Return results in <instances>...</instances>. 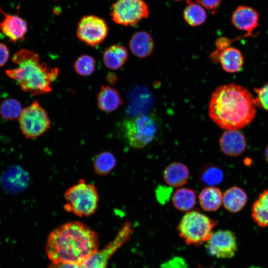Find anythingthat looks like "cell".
<instances>
[{
	"instance_id": "cell-13",
	"label": "cell",
	"mask_w": 268,
	"mask_h": 268,
	"mask_svg": "<svg viewBox=\"0 0 268 268\" xmlns=\"http://www.w3.org/2000/svg\"><path fill=\"white\" fill-rule=\"evenodd\" d=\"M259 19L258 12L253 8L245 5L238 6L233 11L231 22L238 29L245 31L249 36L258 26Z\"/></svg>"
},
{
	"instance_id": "cell-25",
	"label": "cell",
	"mask_w": 268,
	"mask_h": 268,
	"mask_svg": "<svg viewBox=\"0 0 268 268\" xmlns=\"http://www.w3.org/2000/svg\"><path fill=\"white\" fill-rule=\"evenodd\" d=\"M183 16L189 25L197 26L205 21L206 13L201 6L196 3H189L184 10Z\"/></svg>"
},
{
	"instance_id": "cell-30",
	"label": "cell",
	"mask_w": 268,
	"mask_h": 268,
	"mask_svg": "<svg viewBox=\"0 0 268 268\" xmlns=\"http://www.w3.org/2000/svg\"><path fill=\"white\" fill-rule=\"evenodd\" d=\"M160 268H189L185 260L179 257H175L161 264Z\"/></svg>"
},
{
	"instance_id": "cell-31",
	"label": "cell",
	"mask_w": 268,
	"mask_h": 268,
	"mask_svg": "<svg viewBox=\"0 0 268 268\" xmlns=\"http://www.w3.org/2000/svg\"><path fill=\"white\" fill-rule=\"evenodd\" d=\"M188 4L196 3L206 9L214 10L220 4L222 0H187Z\"/></svg>"
},
{
	"instance_id": "cell-23",
	"label": "cell",
	"mask_w": 268,
	"mask_h": 268,
	"mask_svg": "<svg viewBox=\"0 0 268 268\" xmlns=\"http://www.w3.org/2000/svg\"><path fill=\"white\" fill-rule=\"evenodd\" d=\"M172 200L174 206L177 209L183 211H189L196 205V195L192 189L180 188L174 192Z\"/></svg>"
},
{
	"instance_id": "cell-20",
	"label": "cell",
	"mask_w": 268,
	"mask_h": 268,
	"mask_svg": "<svg viewBox=\"0 0 268 268\" xmlns=\"http://www.w3.org/2000/svg\"><path fill=\"white\" fill-rule=\"evenodd\" d=\"M199 200L201 208L207 211H215L222 203L223 195L218 188L207 187L199 194Z\"/></svg>"
},
{
	"instance_id": "cell-4",
	"label": "cell",
	"mask_w": 268,
	"mask_h": 268,
	"mask_svg": "<svg viewBox=\"0 0 268 268\" xmlns=\"http://www.w3.org/2000/svg\"><path fill=\"white\" fill-rule=\"evenodd\" d=\"M216 221L198 210L190 211L177 227L180 236L188 245H201L210 238Z\"/></svg>"
},
{
	"instance_id": "cell-27",
	"label": "cell",
	"mask_w": 268,
	"mask_h": 268,
	"mask_svg": "<svg viewBox=\"0 0 268 268\" xmlns=\"http://www.w3.org/2000/svg\"><path fill=\"white\" fill-rule=\"evenodd\" d=\"M95 68L96 62L94 59L88 55L79 57L74 64V68L76 73L82 76L91 74Z\"/></svg>"
},
{
	"instance_id": "cell-10",
	"label": "cell",
	"mask_w": 268,
	"mask_h": 268,
	"mask_svg": "<svg viewBox=\"0 0 268 268\" xmlns=\"http://www.w3.org/2000/svg\"><path fill=\"white\" fill-rule=\"evenodd\" d=\"M130 222L125 223L114 239L80 265L81 268H107L111 257L129 239L133 231Z\"/></svg>"
},
{
	"instance_id": "cell-24",
	"label": "cell",
	"mask_w": 268,
	"mask_h": 268,
	"mask_svg": "<svg viewBox=\"0 0 268 268\" xmlns=\"http://www.w3.org/2000/svg\"><path fill=\"white\" fill-rule=\"evenodd\" d=\"M117 164V160L113 154L104 151L95 157L93 167L95 173L100 176H105L111 172Z\"/></svg>"
},
{
	"instance_id": "cell-34",
	"label": "cell",
	"mask_w": 268,
	"mask_h": 268,
	"mask_svg": "<svg viewBox=\"0 0 268 268\" xmlns=\"http://www.w3.org/2000/svg\"><path fill=\"white\" fill-rule=\"evenodd\" d=\"M265 156L266 160L268 162V145L266 147L265 151Z\"/></svg>"
},
{
	"instance_id": "cell-32",
	"label": "cell",
	"mask_w": 268,
	"mask_h": 268,
	"mask_svg": "<svg viewBox=\"0 0 268 268\" xmlns=\"http://www.w3.org/2000/svg\"><path fill=\"white\" fill-rule=\"evenodd\" d=\"M9 58V51L7 46L0 43V67L3 66Z\"/></svg>"
},
{
	"instance_id": "cell-33",
	"label": "cell",
	"mask_w": 268,
	"mask_h": 268,
	"mask_svg": "<svg viewBox=\"0 0 268 268\" xmlns=\"http://www.w3.org/2000/svg\"><path fill=\"white\" fill-rule=\"evenodd\" d=\"M47 268H81L80 265L68 263L52 262Z\"/></svg>"
},
{
	"instance_id": "cell-11",
	"label": "cell",
	"mask_w": 268,
	"mask_h": 268,
	"mask_svg": "<svg viewBox=\"0 0 268 268\" xmlns=\"http://www.w3.org/2000/svg\"><path fill=\"white\" fill-rule=\"evenodd\" d=\"M206 248L208 254L217 258H231L237 249L234 234L230 230H218L213 233L207 241Z\"/></svg>"
},
{
	"instance_id": "cell-22",
	"label": "cell",
	"mask_w": 268,
	"mask_h": 268,
	"mask_svg": "<svg viewBox=\"0 0 268 268\" xmlns=\"http://www.w3.org/2000/svg\"><path fill=\"white\" fill-rule=\"evenodd\" d=\"M252 216L259 226H268V189L262 192L254 203Z\"/></svg>"
},
{
	"instance_id": "cell-2",
	"label": "cell",
	"mask_w": 268,
	"mask_h": 268,
	"mask_svg": "<svg viewBox=\"0 0 268 268\" xmlns=\"http://www.w3.org/2000/svg\"><path fill=\"white\" fill-rule=\"evenodd\" d=\"M98 247L99 238L95 231L81 222L71 221L50 233L46 252L52 262L81 265Z\"/></svg>"
},
{
	"instance_id": "cell-17",
	"label": "cell",
	"mask_w": 268,
	"mask_h": 268,
	"mask_svg": "<svg viewBox=\"0 0 268 268\" xmlns=\"http://www.w3.org/2000/svg\"><path fill=\"white\" fill-rule=\"evenodd\" d=\"M130 48L136 57L145 58L150 55L154 48V41L152 36L145 31L134 33L130 41Z\"/></svg>"
},
{
	"instance_id": "cell-12",
	"label": "cell",
	"mask_w": 268,
	"mask_h": 268,
	"mask_svg": "<svg viewBox=\"0 0 268 268\" xmlns=\"http://www.w3.org/2000/svg\"><path fill=\"white\" fill-rule=\"evenodd\" d=\"M0 10L4 16L0 21V30L2 34L10 41L23 40L28 30L26 21L17 15L6 14L1 8Z\"/></svg>"
},
{
	"instance_id": "cell-26",
	"label": "cell",
	"mask_w": 268,
	"mask_h": 268,
	"mask_svg": "<svg viewBox=\"0 0 268 268\" xmlns=\"http://www.w3.org/2000/svg\"><path fill=\"white\" fill-rule=\"evenodd\" d=\"M19 101L13 98L7 99L0 105V114L7 120L19 119L23 111Z\"/></svg>"
},
{
	"instance_id": "cell-19",
	"label": "cell",
	"mask_w": 268,
	"mask_h": 268,
	"mask_svg": "<svg viewBox=\"0 0 268 268\" xmlns=\"http://www.w3.org/2000/svg\"><path fill=\"white\" fill-rule=\"evenodd\" d=\"M247 196L242 189L234 186L227 189L223 195L222 203L228 211L236 213L246 205Z\"/></svg>"
},
{
	"instance_id": "cell-6",
	"label": "cell",
	"mask_w": 268,
	"mask_h": 268,
	"mask_svg": "<svg viewBox=\"0 0 268 268\" xmlns=\"http://www.w3.org/2000/svg\"><path fill=\"white\" fill-rule=\"evenodd\" d=\"M123 132L130 146L141 148L154 138L157 131V123L149 115H141L126 120L122 125Z\"/></svg>"
},
{
	"instance_id": "cell-15",
	"label": "cell",
	"mask_w": 268,
	"mask_h": 268,
	"mask_svg": "<svg viewBox=\"0 0 268 268\" xmlns=\"http://www.w3.org/2000/svg\"><path fill=\"white\" fill-rule=\"evenodd\" d=\"M190 177L188 167L181 162L168 165L163 172V179L169 186L179 187L186 184Z\"/></svg>"
},
{
	"instance_id": "cell-21",
	"label": "cell",
	"mask_w": 268,
	"mask_h": 268,
	"mask_svg": "<svg viewBox=\"0 0 268 268\" xmlns=\"http://www.w3.org/2000/svg\"><path fill=\"white\" fill-rule=\"evenodd\" d=\"M128 56L127 49L123 46L114 45L103 53V60L105 66L111 69H118L125 63Z\"/></svg>"
},
{
	"instance_id": "cell-28",
	"label": "cell",
	"mask_w": 268,
	"mask_h": 268,
	"mask_svg": "<svg viewBox=\"0 0 268 268\" xmlns=\"http://www.w3.org/2000/svg\"><path fill=\"white\" fill-rule=\"evenodd\" d=\"M200 178L203 184L208 185L209 187L213 186L222 181L223 174L219 168L209 166L201 171Z\"/></svg>"
},
{
	"instance_id": "cell-16",
	"label": "cell",
	"mask_w": 268,
	"mask_h": 268,
	"mask_svg": "<svg viewBox=\"0 0 268 268\" xmlns=\"http://www.w3.org/2000/svg\"><path fill=\"white\" fill-rule=\"evenodd\" d=\"M223 69L227 72L235 73L239 71L244 65V57L241 51L233 47H228L222 51L217 57Z\"/></svg>"
},
{
	"instance_id": "cell-35",
	"label": "cell",
	"mask_w": 268,
	"mask_h": 268,
	"mask_svg": "<svg viewBox=\"0 0 268 268\" xmlns=\"http://www.w3.org/2000/svg\"></svg>"
},
{
	"instance_id": "cell-8",
	"label": "cell",
	"mask_w": 268,
	"mask_h": 268,
	"mask_svg": "<svg viewBox=\"0 0 268 268\" xmlns=\"http://www.w3.org/2000/svg\"><path fill=\"white\" fill-rule=\"evenodd\" d=\"M149 15V9L144 0H117L111 11L112 20L126 26H134Z\"/></svg>"
},
{
	"instance_id": "cell-14",
	"label": "cell",
	"mask_w": 268,
	"mask_h": 268,
	"mask_svg": "<svg viewBox=\"0 0 268 268\" xmlns=\"http://www.w3.org/2000/svg\"><path fill=\"white\" fill-rule=\"evenodd\" d=\"M221 151L230 156H237L245 151L247 142L245 135L239 130L224 132L219 140Z\"/></svg>"
},
{
	"instance_id": "cell-9",
	"label": "cell",
	"mask_w": 268,
	"mask_h": 268,
	"mask_svg": "<svg viewBox=\"0 0 268 268\" xmlns=\"http://www.w3.org/2000/svg\"><path fill=\"white\" fill-rule=\"evenodd\" d=\"M109 27L106 21L95 15L83 16L77 24L76 36L86 44L96 47L107 37Z\"/></svg>"
},
{
	"instance_id": "cell-7",
	"label": "cell",
	"mask_w": 268,
	"mask_h": 268,
	"mask_svg": "<svg viewBox=\"0 0 268 268\" xmlns=\"http://www.w3.org/2000/svg\"><path fill=\"white\" fill-rule=\"evenodd\" d=\"M18 119L22 133L30 139L40 136L51 127L48 113L38 101L23 109Z\"/></svg>"
},
{
	"instance_id": "cell-5",
	"label": "cell",
	"mask_w": 268,
	"mask_h": 268,
	"mask_svg": "<svg viewBox=\"0 0 268 268\" xmlns=\"http://www.w3.org/2000/svg\"><path fill=\"white\" fill-rule=\"evenodd\" d=\"M65 210L80 216H88L97 210L99 195L94 185L80 180L65 193Z\"/></svg>"
},
{
	"instance_id": "cell-29",
	"label": "cell",
	"mask_w": 268,
	"mask_h": 268,
	"mask_svg": "<svg viewBox=\"0 0 268 268\" xmlns=\"http://www.w3.org/2000/svg\"><path fill=\"white\" fill-rule=\"evenodd\" d=\"M254 91L257 94L254 98L256 106L268 111V83L260 88H255Z\"/></svg>"
},
{
	"instance_id": "cell-3",
	"label": "cell",
	"mask_w": 268,
	"mask_h": 268,
	"mask_svg": "<svg viewBox=\"0 0 268 268\" xmlns=\"http://www.w3.org/2000/svg\"><path fill=\"white\" fill-rule=\"evenodd\" d=\"M12 60L18 67L7 69L6 74L16 81L23 91L36 96L52 90V83L59 73L58 68L40 63L38 54L27 49L17 51Z\"/></svg>"
},
{
	"instance_id": "cell-18",
	"label": "cell",
	"mask_w": 268,
	"mask_h": 268,
	"mask_svg": "<svg viewBox=\"0 0 268 268\" xmlns=\"http://www.w3.org/2000/svg\"><path fill=\"white\" fill-rule=\"evenodd\" d=\"M123 101L118 92L109 86L101 87L97 95V104L100 110L110 113L122 105Z\"/></svg>"
},
{
	"instance_id": "cell-1",
	"label": "cell",
	"mask_w": 268,
	"mask_h": 268,
	"mask_svg": "<svg viewBox=\"0 0 268 268\" xmlns=\"http://www.w3.org/2000/svg\"><path fill=\"white\" fill-rule=\"evenodd\" d=\"M256 107L254 98L247 89L230 83L219 86L212 93L208 114L219 128L239 130L254 120Z\"/></svg>"
}]
</instances>
